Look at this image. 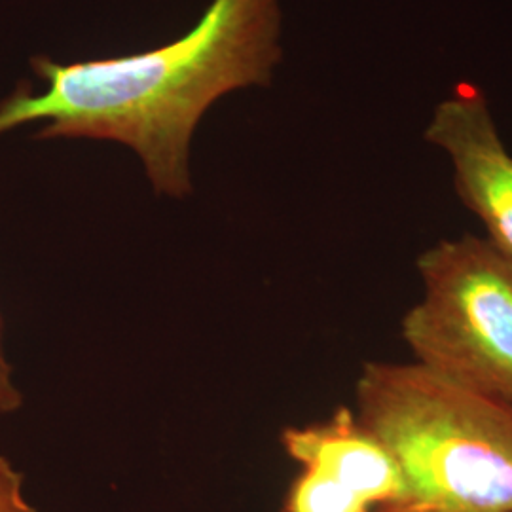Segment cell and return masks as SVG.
<instances>
[{
  "label": "cell",
  "mask_w": 512,
  "mask_h": 512,
  "mask_svg": "<svg viewBox=\"0 0 512 512\" xmlns=\"http://www.w3.org/2000/svg\"><path fill=\"white\" fill-rule=\"evenodd\" d=\"M279 0H211L183 37L139 54L59 63L35 55L29 82L0 101V135L37 124L38 141L92 139L131 148L156 194H192L190 147L226 93L268 86L281 61Z\"/></svg>",
  "instance_id": "1"
},
{
  "label": "cell",
  "mask_w": 512,
  "mask_h": 512,
  "mask_svg": "<svg viewBox=\"0 0 512 512\" xmlns=\"http://www.w3.org/2000/svg\"><path fill=\"white\" fill-rule=\"evenodd\" d=\"M355 414L403 475L401 497L376 512H512V404L418 363H368Z\"/></svg>",
  "instance_id": "2"
},
{
  "label": "cell",
  "mask_w": 512,
  "mask_h": 512,
  "mask_svg": "<svg viewBox=\"0 0 512 512\" xmlns=\"http://www.w3.org/2000/svg\"><path fill=\"white\" fill-rule=\"evenodd\" d=\"M418 270L425 294L403 319L418 365L512 404V258L465 234L427 249Z\"/></svg>",
  "instance_id": "3"
},
{
  "label": "cell",
  "mask_w": 512,
  "mask_h": 512,
  "mask_svg": "<svg viewBox=\"0 0 512 512\" xmlns=\"http://www.w3.org/2000/svg\"><path fill=\"white\" fill-rule=\"evenodd\" d=\"M25 476L14 463L0 456V512H38L23 494Z\"/></svg>",
  "instance_id": "6"
},
{
  "label": "cell",
  "mask_w": 512,
  "mask_h": 512,
  "mask_svg": "<svg viewBox=\"0 0 512 512\" xmlns=\"http://www.w3.org/2000/svg\"><path fill=\"white\" fill-rule=\"evenodd\" d=\"M23 406V393L16 384L14 366L6 351V323L0 311V416L16 414Z\"/></svg>",
  "instance_id": "7"
},
{
  "label": "cell",
  "mask_w": 512,
  "mask_h": 512,
  "mask_svg": "<svg viewBox=\"0 0 512 512\" xmlns=\"http://www.w3.org/2000/svg\"><path fill=\"white\" fill-rule=\"evenodd\" d=\"M281 446L300 465L281 512H376L403 494L399 463L348 406L283 429Z\"/></svg>",
  "instance_id": "4"
},
{
  "label": "cell",
  "mask_w": 512,
  "mask_h": 512,
  "mask_svg": "<svg viewBox=\"0 0 512 512\" xmlns=\"http://www.w3.org/2000/svg\"><path fill=\"white\" fill-rule=\"evenodd\" d=\"M423 137L450 158L459 200L484 224L486 239L512 258V154L484 93L463 86L440 101Z\"/></svg>",
  "instance_id": "5"
}]
</instances>
